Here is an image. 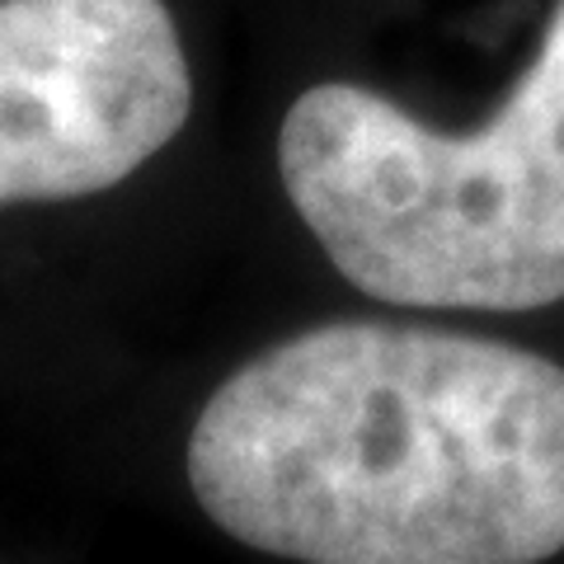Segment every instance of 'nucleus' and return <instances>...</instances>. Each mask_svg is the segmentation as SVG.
<instances>
[{"mask_svg":"<svg viewBox=\"0 0 564 564\" xmlns=\"http://www.w3.org/2000/svg\"><path fill=\"white\" fill-rule=\"evenodd\" d=\"M203 513L296 564L564 551V367L480 334L334 321L236 367L188 433Z\"/></svg>","mask_w":564,"mask_h":564,"instance_id":"nucleus-1","label":"nucleus"},{"mask_svg":"<svg viewBox=\"0 0 564 564\" xmlns=\"http://www.w3.org/2000/svg\"><path fill=\"white\" fill-rule=\"evenodd\" d=\"M278 170L329 263L377 302H564V0L480 132H437L386 95L325 80L292 99Z\"/></svg>","mask_w":564,"mask_h":564,"instance_id":"nucleus-2","label":"nucleus"},{"mask_svg":"<svg viewBox=\"0 0 564 564\" xmlns=\"http://www.w3.org/2000/svg\"><path fill=\"white\" fill-rule=\"evenodd\" d=\"M188 109L165 0H0V207L122 184Z\"/></svg>","mask_w":564,"mask_h":564,"instance_id":"nucleus-3","label":"nucleus"}]
</instances>
